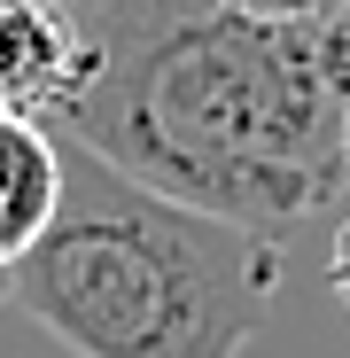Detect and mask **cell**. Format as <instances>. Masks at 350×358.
<instances>
[{
  "label": "cell",
  "instance_id": "obj_1",
  "mask_svg": "<svg viewBox=\"0 0 350 358\" xmlns=\"http://www.w3.org/2000/svg\"><path fill=\"white\" fill-rule=\"evenodd\" d=\"M342 117L350 8L272 24L210 0H109L63 141L187 210L288 242L350 203Z\"/></svg>",
  "mask_w": 350,
  "mask_h": 358
},
{
  "label": "cell",
  "instance_id": "obj_2",
  "mask_svg": "<svg viewBox=\"0 0 350 358\" xmlns=\"http://www.w3.org/2000/svg\"><path fill=\"white\" fill-rule=\"evenodd\" d=\"M280 242L187 210L63 141V203L8 265V304L78 358H242L272 320Z\"/></svg>",
  "mask_w": 350,
  "mask_h": 358
},
{
  "label": "cell",
  "instance_id": "obj_3",
  "mask_svg": "<svg viewBox=\"0 0 350 358\" xmlns=\"http://www.w3.org/2000/svg\"><path fill=\"white\" fill-rule=\"evenodd\" d=\"M94 78V31L63 0H0V109L16 117H71Z\"/></svg>",
  "mask_w": 350,
  "mask_h": 358
},
{
  "label": "cell",
  "instance_id": "obj_4",
  "mask_svg": "<svg viewBox=\"0 0 350 358\" xmlns=\"http://www.w3.org/2000/svg\"><path fill=\"white\" fill-rule=\"evenodd\" d=\"M63 203V141L39 117L0 109V273H8Z\"/></svg>",
  "mask_w": 350,
  "mask_h": 358
},
{
  "label": "cell",
  "instance_id": "obj_5",
  "mask_svg": "<svg viewBox=\"0 0 350 358\" xmlns=\"http://www.w3.org/2000/svg\"><path fill=\"white\" fill-rule=\"evenodd\" d=\"M210 8H233V16H272V24H288V16H327L335 0H210Z\"/></svg>",
  "mask_w": 350,
  "mask_h": 358
},
{
  "label": "cell",
  "instance_id": "obj_6",
  "mask_svg": "<svg viewBox=\"0 0 350 358\" xmlns=\"http://www.w3.org/2000/svg\"><path fill=\"white\" fill-rule=\"evenodd\" d=\"M327 288H335V304L350 312V218L335 226V242H327Z\"/></svg>",
  "mask_w": 350,
  "mask_h": 358
},
{
  "label": "cell",
  "instance_id": "obj_7",
  "mask_svg": "<svg viewBox=\"0 0 350 358\" xmlns=\"http://www.w3.org/2000/svg\"><path fill=\"white\" fill-rule=\"evenodd\" d=\"M63 8H71V16H78V24H86V31H94V16H101V8H109V0H63Z\"/></svg>",
  "mask_w": 350,
  "mask_h": 358
},
{
  "label": "cell",
  "instance_id": "obj_8",
  "mask_svg": "<svg viewBox=\"0 0 350 358\" xmlns=\"http://www.w3.org/2000/svg\"><path fill=\"white\" fill-rule=\"evenodd\" d=\"M342 171H350V117H342Z\"/></svg>",
  "mask_w": 350,
  "mask_h": 358
},
{
  "label": "cell",
  "instance_id": "obj_9",
  "mask_svg": "<svg viewBox=\"0 0 350 358\" xmlns=\"http://www.w3.org/2000/svg\"><path fill=\"white\" fill-rule=\"evenodd\" d=\"M0 304H8V273H0Z\"/></svg>",
  "mask_w": 350,
  "mask_h": 358
},
{
  "label": "cell",
  "instance_id": "obj_10",
  "mask_svg": "<svg viewBox=\"0 0 350 358\" xmlns=\"http://www.w3.org/2000/svg\"><path fill=\"white\" fill-rule=\"evenodd\" d=\"M335 8H350V0H335Z\"/></svg>",
  "mask_w": 350,
  "mask_h": 358
}]
</instances>
